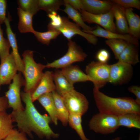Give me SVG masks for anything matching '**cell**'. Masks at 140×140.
<instances>
[{
    "label": "cell",
    "instance_id": "3",
    "mask_svg": "<svg viewBox=\"0 0 140 140\" xmlns=\"http://www.w3.org/2000/svg\"><path fill=\"white\" fill-rule=\"evenodd\" d=\"M33 51H25L22 54L24 77V92L31 94L35 90L41 79L45 65L37 63L33 58Z\"/></svg>",
    "mask_w": 140,
    "mask_h": 140
},
{
    "label": "cell",
    "instance_id": "31",
    "mask_svg": "<svg viewBox=\"0 0 140 140\" xmlns=\"http://www.w3.org/2000/svg\"><path fill=\"white\" fill-rule=\"evenodd\" d=\"M113 51L115 58L118 60L119 55L129 43L125 40L115 39H107L105 41Z\"/></svg>",
    "mask_w": 140,
    "mask_h": 140
},
{
    "label": "cell",
    "instance_id": "13",
    "mask_svg": "<svg viewBox=\"0 0 140 140\" xmlns=\"http://www.w3.org/2000/svg\"><path fill=\"white\" fill-rule=\"evenodd\" d=\"M53 74V72L51 71H47L43 73L38 84L31 94V100L33 102L43 94L55 90Z\"/></svg>",
    "mask_w": 140,
    "mask_h": 140
},
{
    "label": "cell",
    "instance_id": "27",
    "mask_svg": "<svg viewBox=\"0 0 140 140\" xmlns=\"http://www.w3.org/2000/svg\"><path fill=\"white\" fill-rule=\"evenodd\" d=\"M119 126L140 129V114L130 113L118 116Z\"/></svg>",
    "mask_w": 140,
    "mask_h": 140
},
{
    "label": "cell",
    "instance_id": "16",
    "mask_svg": "<svg viewBox=\"0 0 140 140\" xmlns=\"http://www.w3.org/2000/svg\"><path fill=\"white\" fill-rule=\"evenodd\" d=\"M4 23L6 27L8 39L12 49V53L16 63L18 71L23 74L24 68L23 63L18 52L16 34L13 32L11 27L9 17H6Z\"/></svg>",
    "mask_w": 140,
    "mask_h": 140
},
{
    "label": "cell",
    "instance_id": "11",
    "mask_svg": "<svg viewBox=\"0 0 140 140\" xmlns=\"http://www.w3.org/2000/svg\"><path fill=\"white\" fill-rule=\"evenodd\" d=\"M80 12L84 22L95 23L106 30L117 32L114 21V15L111 10L106 13L100 14H92L85 10H81Z\"/></svg>",
    "mask_w": 140,
    "mask_h": 140
},
{
    "label": "cell",
    "instance_id": "8",
    "mask_svg": "<svg viewBox=\"0 0 140 140\" xmlns=\"http://www.w3.org/2000/svg\"><path fill=\"white\" fill-rule=\"evenodd\" d=\"M20 72L17 73L12 79V82L9 85L8 90L5 92L8 107L11 108L13 111H22L24 110L21 100V88L24 86V79Z\"/></svg>",
    "mask_w": 140,
    "mask_h": 140
},
{
    "label": "cell",
    "instance_id": "12",
    "mask_svg": "<svg viewBox=\"0 0 140 140\" xmlns=\"http://www.w3.org/2000/svg\"><path fill=\"white\" fill-rule=\"evenodd\" d=\"M18 69L12 52L0 64V81L1 85L10 84Z\"/></svg>",
    "mask_w": 140,
    "mask_h": 140
},
{
    "label": "cell",
    "instance_id": "4",
    "mask_svg": "<svg viewBox=\"0 0 140 140\" xmlns=\"http://www.w3.org/2000/svg\"><path fill=\"white\" fill-rule=\"evenodd\" d=\"M68 49L65 54L53 61L48 63L46 68H62L76 62L84 61L87 56L81 47L72 40L68 41Z\"/></svg>",
    "mask_w": 140,
    "mask_h": 140
},
{
    "label": "cell",
    "instance_id": "29",
    "mask_svg": "<svg viewBox=\"0 0 140 140\" xmlns=\"http://www.w3.org/2000/svg\"><path fill=\"white\" fill-rule=\"evenodd\" d=\"M64 0H38L39 10L45 11L48 14L57 12L62 5H64Z\"/></svg>",
    "mask_w": 140,
    "mask_h": 140
},
{
    "label": "cell",
    "instance_id": "17",
    "mask_svg": "<svg viewBox=\"0 0 140 140\" xmlns=\"http://www.w3.org/2000/svg\"><path fill=\"white\" fill-rule=\"evenodd\" d=\"M62 74L68 81L73 85L75 83L88 81L93 82L91 78L76 65H70L61 69Z\"/></svg>",
    "mask_w": 140,
    "mask_h": 140
},
{
    "label": "cell",
    "instance_id": "7",
    "mask_svg": "<svg viewBox=\"0 0 140 140\" xmlns=\"http://www.w3.org/2000/svg\"><path fill=\"white\" fill-rule=\"evenodd\" d=\"M61 96L69 114L82 116L87 111L89 103L83 94L74 89Z\"/></svg>",
    "mask_w": 140,
    "mask_h": 140
},
{
    "label": "cell",
    "instance_id": "25",
    "mask_svg": "<svg viewBox=\"0 0 140 140\" xmlns=\"http://www.w3.org/2000/svg\"><path fill=\"white\" fill-rule=\"evenodd\" d=\"M65 8L62 11L68 15V18L73 20L75 23L83 29L82 31L86 33L94 29L95 27L90 26L86 24L83 20L80 13L68 4L65 3Z\"/></svg>",
    "mask_w": 140,
    "mask_h": 140
},
{
    "label": "cell",
    "instance_id": "21",
    "mask_svg": "<svg viewBox=\"0 0 140 140\" xmlns=\"http://www.w3.org/2000/svg\"><path fill=\"white\" fill-rule=\"evenodd\" d=\"M37 100L48 114L51 121L55 125L58 124L56 107L52 92L47 93L40 96Z\"/></svg>",
    "mask_w": 140,
    "mask_h": 140
},
{
    "label": "cell",
    "instance_id": "42",
    "mask_svg": "<svg viewBox=\"0 0 140 140\" xmlns=\"http://www.w3.org/2000/svg\"><path fill=\"white\" fill-rule=\"evenodd\" d=\"M121 138L119 137H118L112 139L111 140H120Z\"/></svg>",
    "mask_w": 140,
    "mask_h": 140
},
{
    "label": "cell",
    "instance_id": "37",
    "mask_svg": "<svg viewBox=\"0 0 140 140\" xmlns=\"http://www.w3.org/2000/svg\"><path fill=\"white\" fill-rule=\"evenodd\" d=\"M95 58L98 61L102 63H108L110 58V54L107 50L102 49L97 52Z\"/></svg>",
    "mask_w": 140,
    "mask_h": 140
},
{
    "label": "cell",
    "instance_id": "2",
    "mask_svg": "<svg viewBox=\"0 0 140 140\" xmlns=\"http://www.w3.org/2000/svg\"><path fill=\"white\" fill-rule=\"evenodd\" d=\"M99 89L94 87L93 89L94 97L99 112L117 116L130 113L140 114V105L135 100L126 97H111Z\"/></svg>",
    "mask_w": 140,
    "mask_h": 140
},
{
    "label": "cell",
    "instance_id": "23",
    "mask_svg": "<svg viewBox=\"0 0 140 140\" xmlns=\"http://www.w3.org/2000/svg\"><path fill=\"white\" fill-rule=\"evenodd\" d=\"M17 10L19 18L18 29L19 32L23 33L31 32L33 33L35 31L33 26V16L19 7L17 8Z\"/></svg>",
    "mask_w": 140,
    "mask_h": 140
},
{
    "label": "cell",
    "instance_id": "36",
    "mask_svg": "<svg viewBox=\"0 0 140 140\" xmlns=\"http://www.w3.org/2000/svg\"><path fill=\"white\" fill-rule=\"evenodd\" d=\"M3 140H29L25 133L13 129Z\"/></svg>",
    "mask_w": 140,
    "mask_h": 140
},
{
    "label": "cell",
    "instance_id": "26",
    "mask_svg": "<svg viewBox=\"0 0 140 140\" xmlns=\"http://www.w3.org/2000/svg\"><path fill=\"white\" fill-rule=\"evenodd\" d=\"M13 122L10 114L0 111V140H3L13 129Z\"/></svg>",
    "mask_w": 140,
    "mask_h": 140
},
{
    "label": "cell",
    "instance_id": "9",
    "mask_svg": "<svg viewBox=\"0 0 140 140\" xmlns=\"http://www.w3.org/2000/svg\"><path fill=\"white\" fill-rule=\"evenodd\" d=\"M133 72L132 65L118 61L110 65L109 82L115 85L126 83L132 78Z\"/></svg>",
    "mask_w": 140,
    "mask_h": 140
},
{
    "label": "cell",
    "instance_id": "28",
    "mask_svg": "<svg viewBox=\"0 0 140 140\" xmlns=\"http://www.w3.org/2000/svg\"><path fill=\"white\" fill-rule=\"evenodd\" d=\"M82 116L79 114H69L68 123L76 131L81 140H90L86 138L84 134L81 124Z\"/></svg>",
    "mask_w": 140,
    "mask_h": 140
},
{
    "label": "cell",
    "instance_id": "40",
    "mask_svg": "<svg viewBox=\"0 0 140 140\" xmlns=\"http://www.w3.org/2000/svg\"><path fill=\"white\" fill-rule=\"evenodd\" d=\"M128 89L129 91L135 95L136 97L135 101L140 105V87L137 85H132L129 87Z\"/></svg>",
    "mask_w": 140,
    "mask_h": 140
},
{
    "label": "cell",
    "instance_id": "14",
    "mask_svg": "<svg viewBox=\"0 0 140 140\" xmlns=\"http://www.w3.org/2000/svg\"><path fill=\"white\" fill-rule=\"evenodd\" d=\"M86 33L95 37H103L107 39H120L126 41L138 47L139 44L138 40L134 38L128 34H123L107 30L97 25L93 30Z\"/></svg>",
    "mask_w": 140,
    "mask_h": 140
},
{
    "label": "cell",
    "instance_id": "24",
    "mask_svg": "<svg viewBox=\"0 0 140 140\" xmlns=\"http://www.w3.org/2000/svg\"><path fill=\"white\" fill-rule=\"evenodd\" d=\"M55 104L57 118L63 125H67L68 123L69 113L66 107L62 96L55 90L52 92Z\"/></svg>",
    "mask_w": 140,
    "mask_h": 140
},
{
    "label": "cell",
    "instance_id": "44",
    "mask_svg": "<svg viewBox=\"0 0 140 140\" xmlns=\"http://www.w3.org/2000/svg\"><path fill=\"white\" fill-rule=\"evenodd\" d=\"M1 82H0V86L1 85Z\"/></svg>",
    "mask_w": 140,
    "mask_h": 140
},
{
    "label": "cell",
    "instance_id": "30",
    "mask_svg": "<svg viewBox=\"0 0 140 140\" xmlns=\"http://www.w3.org/2000/svg\"><path fill=\"white\" fill-rule=\"evenodd\" d=\"M38 41L43 44L48 45L51 41L56 39L61 33L56 29L48 30L44 32L35 31L33 33Z\"/></svg>",
    "mask_w": 140,
    "mask_h": 140
},
{
    "label": "cell",
    "instance_id": "38",
    "mask_svg": "<svg viewBox=\"0 0 140 140\" xmlns=\"http://www.w3.org/2000/svg\"><path fill=\"white\" fill-rule=\"evenodd\" d=\"M64 4H68L79 12L84 10L81 0H64Z\"/></svg>",
    "mask_w": 140,
    "mask_h": 140
},
{
    "label": "cell",
    "instance_id": "5",
    "mask_svg": "<svg viewBox=\"0 0 140 140\" xmlns=\"http://www.w3.org/2000/svg\"><path fill=\"white\" fill-rule=\"evenodd\" d=\"M89 126L95 132L104 135L113 133L120 127L117 116L100 112L93 116Z\"/></svg>",
    "mask_w": 140,
    "mask_h": 140
},
{
    "label": "cell",
    "instance_id": "34",
    "mask_svg": "<svg viewBox=\"0 0 140 140\" xmlns=\"http://www.w3.org/2000/svg\"><path fill=\"white\" fill-rule=\"evenodd\" d=\"M47 16L51 19L47 25L48 30L56 29L61 25L62 23V17L57 12H53L47 14Z\"/></svg>",
    "mask_w": 140,
    "mask_h": 140
},
{
    "label": "cell",
    "instance_id": "43",
    "mask_svg": "<svg viewBox=\"0 0 140 140\" xmlns=\"http://www.w3.org/2000/svg\"><path fill=\"white\" fill-rule=\"evenodd\" d=\"M138 140H140V135H139V138Z\"/></svg>",
    "mask_w": 140,
    "mask_h": 140
},
{
    "label": "cell",
    "instance_id": "15",
    "mask_svg": "<svg viewBox=\"0 0 140 140\" xmlns=\"http://www.w3.org/2000/svg\"><path fill=\"white\" fill-rule=\"evenodd\" d=\"M84 9L94 14H100L111 11L113 3L111 1L81 0Z\"/></svg>",
    "mask_w": 140,
    "mask_h": 140
},
{
    "label": "cell",
    "instance_id": "41",
    "mask_svg": "<svg viewBox=\"0 0 140 140\" xmlns=\"http://www.w3.org/2000/svg\"><path fill=\"white\" fill-rule=\"evenodd\" d=\"M7 100L5 96L0 97V111H6L8 108Z\"/></svg>",
    "mask_w": 140,
    "mask_h": 140
},
{
    "label": "cell",
    "instance_id": "1",
    "mask_svg": "<svg viewBox=\"0 0 140 140\" xmlns=\"http://www.w3.org/2000/svg\"><path fill=\"white\" fill-rule=\"evenodd\" d=\"M21 96L25 104L24 110L12 111L10 114L13 122L17 123L18 130L31 138L33 137L32 132L41 138H58L59 134L54 133L49 125L51 121L50 117L38 111L31 100V94L22 92Z\"/></svg>",
    "mask_w": 140,
    "mask_h": 140
},
{
    "label": "cell",
    "instance_id": "33",
    "mask_svg": "<svg viewBox=\"0 0 140 140\" xmlns=\"http://www.w3.org/2000/svg\"><path fill=\"white\" fill-rule=\"evenodd\" d=\"M10 45L8 39L4 38L0 24V59L1 62L9 54Z\"/></svg>",
    "mask_w": 140,
    "mask_h": 140
},
{
    "label": "cell",
    "instance_id": "10",
    "mask_svg": "<svg viewBox=\"0 0 140 140\" xmlns=\"http://www.w3.org/2000/svg\"><path fill=\"white\" fill-rule=\"evenodd\" d=\"M62 17V24L56 29L60 31L68 41L72 40L74 36L77 34L85 38L89 43L94 45L96 44L98 39L96 37L82 30L79 26L69 21L68 18L65 16Z\"/></svg>",
    "mask_w": 140,
    "mask_h": 140
},
{
    "label": "cell",
    "instance_id": "20",
    "mask_svg": "<svg viewBox=\"0 0 140 140\" xmlns=\"http://www.w3.org/2000/svg\"><path fill=\"white\" fill-rule=\"evenodd\" d=\"M53 76L55 91L61 96L74 89L73 85L68 81L61 70L56 69L53 72Z\"/></svg>",
    "mask_w": 140,
    "mask_h": 140
},
{
    "label": "cell",
    "instance_id": "32",
    "mask_svg": "<svg viewBox=\"0 0 140 140\" xmlns=\"http://www.w3.org/2000/svg\"><path fill=\"white\" fill-rule=\"evenodd\" d=\"M17 2L19 8L33 16L40 10L38 0H18Z\"/></svg>",
    "mask_w": 140,
    "mask_h": 140
},
{
    "label": "cell",
    "instance_id": "18",
    "mask_svg": "<svg viewBox=\"0 0 140 140\" xmlns=\"http://www.w3.org/2000/svg\"><path fill=\"white\" fill-rule=\"evenodd\" d=\"M111 10L115 20V26L118 33L128 34V27L125 13V8L113 3Z\"/></svg>",
    "mask_w": 140,
    "mask_h": 140
},
{
    "label": "cell",
    "instance_id": "39",
    "mask_svg": "<svg viewBox=\"0 0 140 140\" xmlns=\"http://www.w3.org/2000/svg\"><path fill=\"white\" fill-rule=\"evenodd\" d=\"M7 1L5 0H0V24L4 22L6 18V10Z\"/></svg>",
    "mask_w": 140,
    "mask_h": 140
},
{
    "label": "cell",
    "instance_id": "19",
    "mask_svg": "<svg viewBox=\"0 0 140 140\" xmlns=\"http://www.w3.org/2000/svg\"><path fill=\"white\" fill-rule=\"evenodd\" d=\"M125 10L128 27V34L138 40L140 38V17L134 12L132 8H125Z\"/></svg>",
    "mask_w": 140,
    "mask_h": 140
},
{
    "label": "cell",
    "instance_id": "6",
    "mask_svg": "<svg viewBox=\"0 0 140 140\" xmlns=\"http://www.w3.org/2000/svg\"><path fill=\"white\" fill-rule=\"evenodd\" d=\"M110 65L108 63L93 61L86 67V74L93 81L94 87L99 89L109 82Z\"/></svg>",
    "mask_w": 140,
    "mask_h": 140
},
{
    "label": "cell",
    "instance_id": "22",
    "mask_svg": "<svg viewBox=\"0 0 140 140\" xmlns=\"http://www.w3.org/2000/svg\"><path fill=\"white\" fill-rule=\"evenodd\" d=\"M138 47L129 43L120 55L118 61L131 65L139 62Z\"/></svg>",
    "mask_w": 140,
    "mask_h": 140
},
{
    "label": "cell",
    "instance_id": "35",
    "mask_svg": "<svg viewBox=\"0 0 140 140\" xmlns=\"http://www.w3.org/2000/svg\"><path fill=\"white\" fill-rule=\"evenodd\" d=\"M114 3H116L125 8H135L140 9V1L139 0H112Z\"/></svg>",
    "mask_w": 140,
    "mask_h": 140
}]
</instances>
